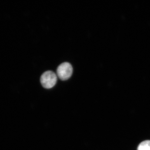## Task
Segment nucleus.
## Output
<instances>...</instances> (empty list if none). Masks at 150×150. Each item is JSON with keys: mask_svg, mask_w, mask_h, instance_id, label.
Returning <instances> with one entry per match:
<instances>
[{"mask_svg": "<svg viewBox=\"0 0 150 150\" xmlns=\"http://www.w3.org/2000/svg\"><path fill=\"white\" fill-rule=\"evenodd\" d=\"M57 75L54 72L48 71L43 73L40 77V81L43 88L46 89L52 88L57 82Z\"/></svg>", "mask_w": 150, "mask_h": 150, "instance_id": "obj_1", "label": "nucleus"}, {"mask_svg": "<svg viewBox=\"0 0 150 150\" xmlns=\"http://www.w3.org/2000/svg\"><path fill=\"white\" fill-rule=\"evenodd\" d=\"M73 73V67L70 63L64 62L59 65L57 69V75L62 81L69 79Z\"/></svg>", "mask_w": 150, "mask_h": 150, "instance_id": "obj_2", "label": "nucleus"}, {"mask_svg": "<svg viewBox=\"0 0 150 150\" xmlns=\"http://www.w3.org/2000/svg\"><path fill=\"white\" fill-rule=\"evenodd\" d=\"M137 150H150V140H146L140 143Z\"/></svg>", "mask_w": 150, "mask_h": 150, "instance_id": "obj_3", "label": "nucleus"}]
</instances>
